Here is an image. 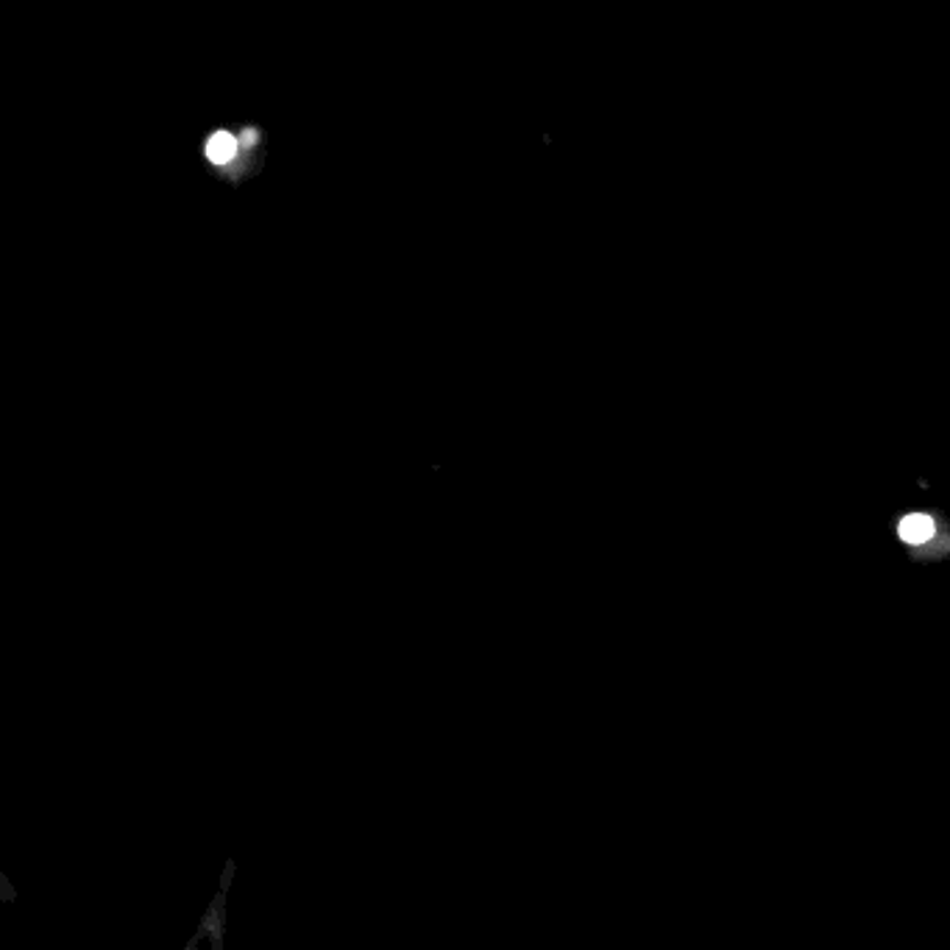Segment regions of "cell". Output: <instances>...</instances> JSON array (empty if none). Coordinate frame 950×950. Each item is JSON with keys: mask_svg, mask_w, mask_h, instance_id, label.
<instances>
[{"mask_svg": "<svg viewBox=\"0 0 950 950\" xmlns=\"http://www.w3.org/2000/svg\"><path fill=\"white\" fill-rule=\"evenodd\" d=\"M931 535H933V522L928 516H922V513L906 516L904 522H900V539H904L906 544L920 546V544H926Z\"/></svg>", "mask_w": 950, "mask_h": 950, "instance_id": "1", "label": "cell"}, {"mask_svg": "<svg viewBox=\"0 0 950 950\" xmlns=\"http://www.w3.org/2000/svg\"><path fill=\"white\" fill-rule=\"evenodd\" d=\"M234 154H238V139L229 132H218L209 137L207 143V159L215 165H227L232 163Z\"/></svg>", "mask_w": 950, "mask_h": 950, "instance_id": "2", "label": "cell"}, {"mask_svg": "<svg viewBox=\"0 0 950 950\" xmlns=\"http://www.w3.org/2000/svg\"><path fill=\"white\" fill-rule=\"evenodd\" d=\"M246 143H257V132H246Z\"/></svg>", "mask_w": 950, "mask_h": 950, "instance_id": "3", "label": "cell"}]
</instances>
